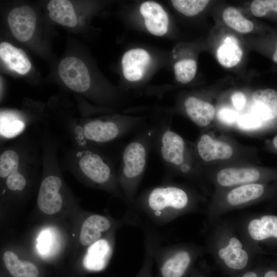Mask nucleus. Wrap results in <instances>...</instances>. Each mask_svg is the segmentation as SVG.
<instances>
[{
	"label": "nucleus",
	"instance_id": "obj_23",
	"mask_svg": "<svg viewBox=\"0 0 277 277\" xmlns=\"http://www.w3.org/2000/svg\"><path fill=\"white\" fill-rule=\"evenodd\" d=\"M6 268L14 277H37L38 270L32 263L20 261L12 251H7L3 255Z\"/></svg>",
	"mask_w": 277,
	"mask_h": 277
},
{
	"label": "nucleus",
	"instance_id": "obj_9",
	"mask_svg": "<svg viewBox=\"0 0 277 277\" xmlns=\"http://www.w3.org/2000/svg\"><path fill=\"white\" fill-rule=\"evenodd\" d=\"M152 143L154 144L167 170L184 174H188L191 170L185 141L168 125H160L153 129Z\"/></svg>",
	"mask_w": 277,
	"mask_h": 277
},
{
	"label": "nucleus",
	"instance_id": "obj_38",
	"mask_svg": "<svg viewBox=\"0 0 277 277\" xmlns=\"http://www.w3.org/2000/svg\"><path fill=\"white\" fill-rule=\"evenodd\" d=\"M274 203L273 204V205L274 206V205H277V195L276 196V197L274 199Z\"/></svg>",
	"mask_w": 277,
	"mask_h": 277
},
{
	"label": "nucleus",
	"instance_id": "obj_37",
	"mask_svg": "<svg viewBox=\"0 0 277 277\" xmlns=\"http://www.w3.org/2000/svg\"><path fill=\"white\" fill-rule=\"evenodd\" d=\"M271 145L273 149L277 151V134L272 138Z\"/></svg>",
	"mask_w": 277,
	"mask_h": 277
},
{
	"label": "nucleus",
	"instance_id": "obj_31",
	"mask_svg": "<svg viewBox=\"0 0 277 277\" xmlns=\"http://www.w3.org/2000/svg\"><path fill=\"white\" fill-rule=\"evenodd\" d=\"M219 120L227 125L234 124L238 121L236 112L230 108H224L220 109L217 113Z\"/></svg>",
	"mask_w": 277,
	"mask_h": 277
},
{
	"label": "nucleus",
	"instance_id": "obj_32",
	"mask_svg": "<svg viewBox=\"0 0 277 277\" xmlns=\"http://www.w3.org/2000/svg\"><path fill=\"white\" fill-rule=\"evenodd\" d=\"M246 95L241 92H236L231 96V102L235 109L241 110L246 104Z\"/></svg>",
	"mask_w": 277,
	"mask_h": 277
},
{
	"label": "nucleus",
	"instance_id": "obj_6",
	"mask_svg": "<svg viewBox=\"0 0 277 277\" xmlns=\"http://www.w3.org/2000/svg\"><path fill=\"white\" fill-rule=\"evenodd\" d=\"M149 238L157 266L156 277H187L206 251V247L187 243L159 246L154 238Z\"/></svg>",
	"mask_w": 277,
	"mask_h": 277
},
{
	"label": "nucleus",
	"instance_id": "obj_11",
	"mask_svg": "<svg viewBox=\"0 0 277 277\" xmlns=\"http://www.w3.org/2000/svg\"><path fill=\"white\" fill-rule=\"evenodd\" d=\"M58 72L65 84L75 92H85L90 87L88 68L78 58L69 56L62 60L58 65Z\"/></svg>",
	"mask_w": 277,
	"mask_h": 277
},
{
	"label": "nucleus",
	"instance_id": "obj_24",
	"mask_svg": "<svg viewBox=\"0 0 277 277\" xmlns=\"http://www.w3.org/2000/svg\"><path fill=\"white\" fill-rule=\"evenodd\" d=\"M224 22L229 27L241 33H248L254 28L253 23L245 17L236 8L229 6L222 13Z\"/></svg>",
	"mask_w": 277,
	"mask_h": 277
},
{
	"label": "nucleus",
	"instance_id": "obj_19",
	"mask_svg": "<svg viewBox=\"0 0 277 277\" xmlns=\"http://www.w3.org/2000/svg\"><path fill=\"white\" fill-rule=\"evenodd\" d=\"M184 106L188 117L199 127L208 126L215 116V109L211 104L194 96L188 97Z\"/></svg>",
	"mask_w": 277,
	"mask_h": 277
},
{
	"label": "nucleus",
	"instance_id": "obj_36",
	"mask_svg": "<svg viewBox=\"0 0 277 277\" xmlns=\"http://www.w3.org/2000/svg\"><path fill=\"white\" fill-rule=\"evenodd\" d=\"M272 61L277 64V38L274 42L271 54Z\"/></svg>",
	"mask_w": 277,
	"mask_h": 277
},
{
	"label": "nucleus",
	"instance_id": "obj_29",
	"mask_svg": "<svg viewBox=\"0 0 277 277\" xmlns=\"http://www.w3.org/2000/svg\"><path fill=\"white\" fill-rule=\"evenodd\" d=\"M263 121L256 115H243L237 121L239 127L244 130H254L261 127Z\"/></svg>",
	"mask_w": 277,
	"mask_h": 277
},
{
	"label": "nucleus",
	"instance_id": "obj_8",
	"mask_svg": "<svg viewBox=\"0 0 277 277\" xmlns=\"http://www.w3.org/2000/svg\"><path fill=\"white\" fill-rule=\"evenodd\" d=\"M238 231L256 255H277V215H250L235 224Z\"/></svg>",
	"mask_w": 277,
	"mask_h": 277
},
{
	"label": "nucleus",
	"instance_id": "obj_33",
	"mask_svg": "<svg viewBox=\"0 0 277 277\" xmlns=\"http://www.w3.org/2000/svg\"><path fill=\"white\" fill-rule=\"evenodd\" d=\"M261 277H277V261L270 265L259 266Z\"/></svg>",
	"mask_w": 277,
	"mask_h": 277
},
{
	"label": "nucleus",
	"instance_id": "obj_12",
	"mask_svg": "<svg viewBox=\"0 0 277 277\" xmlns=\"http://www.w3.org/2000/svg\"><path fill=\"white\" fill-rule=\"evenodd\" d=\"M36 20L34 11L28 6L13 9L7 17L11 33L21 42H26L32 36L35 28Z\"/></svg>",
	"mask_w": 277,
	"mask_h": 277
},
{
	"label": "nucleus",
	"instance_id": "obj_5",
	"mask_svg": "<svg viewBox=\"0 0 277 277\" xmlns=\"http://www.w3.org/2000/svg\"><path fill=\"white\" fill-rule=\"evenodd\" d=\"M153 130L129 143L124 149L117 171L118 182L127 204L132 208L143 176Z\"/></svg>",
	"mask_w": 277,
	"mask_h": 277
},
{
	"label": "nucleus",
	"instance_id": "obj_7",
	"mask_svg": "<svg viewBox=\"0 0 277 277\" xmlns=\"http://www.w3.org/2000/svg\"><path fill=\"white\" fill-rule=\"evenodd\" d=\"M277 195V183L270 185L267 183H253L228 188L209 206L207 223L212 225L228 212L249 206L268 197Z\"/></svg>",
	"mask_w": 277,
	"mask_h": 277
},
{
	"label": "nucleus",
	"instance_id": "obj_17",
	"mask_svg": "<svg viewBox=\"0 0 277 277\" xmlns=\"http://www.w3.org/2000/svg\"><path fill=\"white\" fill-rule=\"evenodd\" d=\"M255 115L263 122L277 119V91L271 88L258 89L252 94Z\"/></svg>",
	"mask_w": 277,
	"mask_h": 277
},
{
	"label": "nucleus",
	"instance_id": "obj_16",
	"mask_svg": "<svg viewBox=\"0 0 277 277\" xmlns=\"http://www.w3.org/2000/svg\"><path fill=\"white\" fill-rule=\"evenodd\" d=\"M113 252V246L107 239L101 238L88 247L83 259L84 267L89 271L98 272L108 265Z\"/></svg>",
	"mask_w": 277,
	"mask_h": 277
},
{
	"label": "nucleus",
	"instance_id": "obj_4",
	"mask_svg": "<svg viewBox=\"0 0 277 277\" xmlns=\"http://www.w3.org/2000/svg\"><path fill=\"white\" fill-rule=\"evenodd\" d=\"M62 152L61 168L81 175L92 184L108 189L125 200L114 164L101 149L70 146Z\"/></svg>",
	"mask_w": 277,
	"mask_h": 277
},
{
	"label": "nucleus",
	"instance_id": "obj_10",
	"mask_svg": "<svg viewBox=\"0 0 277 277\" xmlns=\"http://www.w3.org/2000/svg\"><path fill=\"white\" fill-rule=\"evenodd\" d=\"M277 181V173L273 172L264 173L252 167L225 168L216 174L215 181L220 188L228 189L240 185L253 183H267Z\"/></svg>",
	"mask_w": 277,
	"mask_h": 277
},
{
	"label": "nucleus",
	"instance_id": "obj_34",
	"mask_svg": "<svg viewBox=\"0 0 277 277\" xmlns=\"http://www.w3.org/2000/svg\"><path fill=\"white\" fill-rule=\"evenodd\" d=\"M230 277H261L259 266L251 268L243 272L230 275Z\"/></svg>",
	"mask_w": 277,
	"mask_h": 277
},
{
	"label": "nucleus",
	"instance_id": "obj_21",
	"mask_svg": "<svg viewBox=\"0 0 277 277\" xmlns=\"http://www.w3.org/2000/svg\"><path fill=\"white\" fill-rule=\"evenodd\" d=\"M47 9L49 16L52 21L69 27H73L77 25V18L69 1H50L47 5Z\"/></svg>",
	"mask_w": 277,
	"mask_h": 277
},
{
	"label": "nucleus",
	"instance_id": "obj_22",
	"mask_svg": "<svg viewBox=\"0 0 277 277\" xmlns=\"http://www.w3.org/2000/svg\"><path fill=\"white\" fill-rule=\"evenodd\" d=\"M243 54L237 39L232 36H228L218 47L216 57L222 66L228 68L238 65L242 58Z\"/></svg>",
	"mask_w": 277,
	"mask_h": 277
},
{
	"label": "nucleus",
	"instance_id": "obj_15",
	"mask_svg": "<svg viewBox=\"0 0 277 277\" xmlns=\"http://www.w3.org/2000/svg\"><path fill=\"white\" fill-rule=\"evenodd\" d=\"M196 150L200 158L206 162L225 160L233 155V148L227 143L216 140L207 134L199 138Z\"/></svg>",
	"mask_w": 277,
	"mask_h": 277
},
{
	"label": "nucleus",
	"instance_id": "obj_25",
	"mask_svg": "<svg viewBox=\"0 0 277 277\" xmlns=\"http://www.w3.org/2000/svg\"><path fill=\"white\" fill-rule=\"evenodd\" d=\"M176 80L183 84L191 81L197 71L196 62L192 59H185L176 62L173 66Z\"/></svg>",
	"mask_w": 277,
	"mask_h": 277
},
{
	"label": "nucleus",
	"instance_id": "obj_26",
	"mask_svg": "<svg viewBox=\"0 0 277 277\" xmlns=\"http://www.w3.org/2000/svg\"><path fill=\"white\" fill-rule=\"evenodd\" d=\"M174 8L187 16H193L202 12L209 3L208 0H172Z\"/></svg>",
	"mask_w": 277,
	"mask_h": 277
},
{
	"label": "nucleus",
	"instance_id": "obj_18",
	"mask_svg": "<svg viewBox=\"0 0 277 277\" xmlns=\"http://www.w3.org/2000/svg\"><path fill=\"white\" fill-rule=\"evenodd\" d=\"M113 226L112 222L107 217L92 214L83 222L80 235L81 244L89 246L102 238L103 233L109 231Z\"/></svg>",
	"mask_w": 277,
	"mask_h": 277
},
{
	"label": "nucleus",
	"instance_id": "obj_20",
	"mask_svg": "<svg viewBox=\"0 0 277 277\" xmlns=\"http://www.w3.org/2000/svg\"><path fill=\"white\" fill-rule=\"evenodd\" d=\"M0 57L10 69L20 74L27 73L31 69V63L24 51L9 43H1Z\"/></svg>",
	"mask_w": 277,
	"mask_h": 277
},
{
	"label": "nucleus",
	"instance_id": "obj_2",
	"mask_svg": "<svg viewBox=\"0 0 277 277\" xmlns=\"http://www.w3.org/2000/svg\"><path fill=\"white\" fill-rule=\"evenodd\" d=\"M196 201L184 188L165 184L143 192L135 199L132 208L141 212L154 224L163 225L195 211Z\"/></svg>",
	"mask_w": 277,
	"mask_h": 277
},
{
	"label": "nucleus",
	"instance_id": "obj_13",
	"mask_svg": "<svg viewBox=\"0 0 277 277\" xmlns=\"http://www.w3.org/2000/svg\"><path fill=\"white\" fill-rule=\"evenodd\" d=\"M150 54L146 50L133 48L126 52L122 60L123 73L130 82L141 80L151 62Z\"/></svg>",
	"mask_w": 277,
	"mask_h": 277
},
{
	"label": "nucleus",
	"instance_id": "obj_3",
	"mask_svg": "<svg viewBox=\"0 0 277 277\" xmlns=\"http://www.w3.org/2000/svg\"><path fill=\"white\" fill-rule=\"evenodd\" d=\"M140 121L138 117L113 116L71 120L60 126L71 146L101 149L135 128Z\"/></svg>",
	"mask_w": 277,
	"mask_h": 277
},
{
	"label": "nucleus",
	"instance_id": "obj_35",
	"mask_svg": "<svg viewBox=\"0 0 277 277\" xmlns=\"http://www.w3.org/2000/svg\"><path fill=\"white\" fill-rule=\"evenodd\" d=\"M187 277H208L205 266H195Z\"/></svg>",
	"mask_w": 277,
	"mask_h": 277
},
{
	"label": "nucleus",
	"instance_id": "obj_1",
	"mask_svg": "<svg viewBox=\"0 0 277 277\" xmlns=\"http://www.w3.org/2000/svg\"><path fill=\"white\" fill-rule=\"evenodd\" d=\"M211 225L206 249L216 264L230 275L252 268L256 254L242 238L235 225L220 219Z\"/></svg>",
	"mask_w": 277,
	"mask_h": 277
},
{
	"label": "nucleus",
	"instance_id": "obj_30",
	"mask_svg": "<svg viewBox=\"0 0 277 277\" xmlns=\"http://www.w3.org/2000/svg\"><path fill=\"white\" fill-rule=\"evenodd\" d=\"M53 242L52 233L49 230H44L40 234L38 239L37 247L38 252L42 255L47 254L51 251Z\"/></svg>",
	"mask_w": 277,
	"mask_h": 277
},
{
	"label": "nucleus",
	"instance_id": "obj_14",
	"mask_svg": "<svg viewBox=\"0 0 277 277\" xmlns=\"http://www.w3.org/2000/svg\"><path fill=\"white\" fill-rule=\"evenodd\" d=\"M140 12L146 29L151 34L161 36L167 33L169 18L161 5L154 1L144 2L140 7Z\"/></svg>",
	"mask_w": 277,
	"mask_h": 277
},
{
	"label": "nucleus",
	"instance_id": "obj_28",
	"mask_svg": "<svg viewBox=\"0 0 277 277\" xmlns=\"http://www.w3.org/2000/svg\"><path fill=\"white\" fill-rule=\"evenodd\" d=\"M145 257L142 266L134 277H153L152 268L154 262L152 244L149 236L147 237L145 241Z\"/></svg>",
	"mask_w": 277,
	"mask_h": 277
},
{
	"label": "nucleus",
	"instance_id": "obj_27",
	"mask_svg": "<svg viewBox=\"0 0 277 277\" xmlns=\"http://www.w3.org/2000/svg\"><path fill=\"white\" fill-rule=\"evenodd\" d=\"M250 10L257 17L277 15V0H254L251 3Z\"/></svg>",
	"mask_w": 277,
	"mask_h": 277
}]
</instances>
